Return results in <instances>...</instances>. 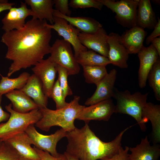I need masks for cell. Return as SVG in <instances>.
<instances>
[{"label":"cell","instance_id":"6da1fadb","mask_svg":"<svg viewBox=\"0 0 160 160\" xmlns=\"http://www.w3.org/2000/svg\"><path fill=\"white\" fill-rule=\"evenodd\" d=\"M46 22L32 18L22 28L3 34L1 41L7 48L5 57L12 61L8 77L21 69L34 65L50 54L52 29L45 25Z\"/></svg>","mask_w":160,"mask_h":160},{"label":"cell","instance_id":"7a4b0ae2","mask_svg":"<svg viewBox=\"0 0 160 160\" xmlns=\"http://www.w3.org/2000/svg\"><path fill=\"white\" fill-rule=\"evenodd\" d=\"M123 130L111 141L101 140L91 129L88 124L80 129L76 127L67 133L65 152L79 160H97L110 158L117 153L122 147Z\"/></svg>","mask_w":160,"mask_h":160},{"label":"cell","instance_id":"3957f363","mask_svg":"<svg viewBox=\"0 0 160 160\" xmlns=\"http://www.w3.org/2000/svg\"><path fill=\"white\" fill-rule=\"evenodd\" d=\"M80 98L79 96H74L66 106L60 109L52 110L47 107L39 109L42 117L35 124L36 126L46 132L55 126L60 127L68 132L73 130L76 127L74 121L85 107L79 104Z\"/></svg>","mask_w":160,"mask_h":160},{"label":"cell","instance_id":"277c9868","mask_svg":"<svg viewBox=\"0 0 160 160\" xmlns=\"http://www.w3.org/2000/svg\"><path fill=\"white\" fill-rule=\"evenodd\" d=\"M148 93L137 92L133 94L128 90L120 91L114 88L113 96L116 101L114 113L127 114L133 118L143 131L146 129L142 117L143 108L147 102Z\"/></svg>","mask_w":160,"mask_h":160},{"label":"cell","instance_id":"5b68a950","mask_svg":"<svg viewBox=\"0 0 160 160\" xmlns=\"http://www.w3.org/2000/svg\"><path fill=\"white\" fill-rule=\"evenodd\" d=\"M5 108L10 116L6 122L0 124V139L2 141L14 135L24 132L28 126L35 124L42 117L38 109L28 113H21L14 111L11 103L6 105Z\"/></svg>","mask_w":160,"mask_h":160},{"label":"cell","instance_id":"8992f818","mask_svg":"<svg viewBox=\"0 0 160 160\" xmlns=\"http://www.w3.org/2000/svg\"><path fill=\"white\" fill-rule=\"evenodd\" d=\"M140 0H99L103 5L116 14L117 22L130 28L136 25L137 9Z\"/></svg>","mask_w":160,"mask_h":160},{"label":"cell","instance_id":"52a82bcc","mask_svg":"<svg viewBox=\"0 0 160 160\" xmlns=\"http://www.w3.org/2000/svg\"><path fill=\"white\" fill-rule=\"evenodd\" d=\"M71 45L63 39H56L51 46L50 55L48 57L52 62L65 68L69 76L77 74L80 70Z\"/></svg>","mask_w":160,"mask_h":160},{"label":"cell","instance_id":"ba28073f","mask_svg":"<svg viewBox=\"0 0 160 160\" xmlns=\"http://www.w3.org/2000/svg\"><path fill=\"white\" fill-rule=\"evenodd\" d=\"M34 125H30L25 131L30 137L32 144L40 150L48 152L53 156H59L60 153L57 151V144L62 138L66 137L68 132L61 128L53 134L45 135L38 132Z\"/></svg>","mask_w":160,"mask_h":160},{"label":"cell","instance_id":"9c48e42d","mask_svg":"<svg viewBox=\"0 0 160 160\" xmlns=\"http://www.w3.org/2000/svg\"><path fill=\"white\" fill-rule=\"evenodd\" d=\"M54 16V23L49 24L46 22L45 25L56 31L58 35L62 37L63 39L70 43L72 46L76 57L81 52L87 49L80 42L78 35L81 31L69 24L63 18Z\"/></svg>","mask_w":160,"mask_h":160},{"label":"cell","instance_id":"30bf717a","mask_svg":"<svg viewBox=\"0 0 160 160\" xmlns=\"http://www.w3.org/2000/svg\"><path fill=\"white\" fill-rule=\"evenodd\" d=\"M115 106L111 99L85 106L76 119L83 121L87 124L92 120L108 121L114 113Z\"/></svg>","mask_w":160,"mask_h":160},{"label":"cell","instance_id":"8fae6325","mask_svg":"<svg viewBox=\"0 0 160 160\" xmlns=\"http://www.w3.org/2000/svg\"><path fill=\"white\" fill-rule=\"evenodd\" d=\"M57 65L48 57L37 63L32 68L33 74L41 81L44 93L48 98H51L52 90L55 83Z\"/></svg>","mask_w":160,"mask_h":160},{"label":"cell","instance_id":"7c38bea8","mask_svg":"<svg viewBox=\"0 0 160 160\" xmlns=\"http://www.w3.org/2000/svg\"><path fill=\"white\" fill-rule=\"evenodd\" d=\"M78 38L81 43L87 49L108 57L109 49L108 35L103 27L93 33L80 32Z\"/></svg>","mask_w":160,"mask_h":160},{"label":"cell","instance_id":"4fadbf2b","mask_svg":"<svg viewBox=\"0 0 160 160\" xmlns=\"http://www.w3.org/2000/svg\"><path fill=\"white\" fill-rule=\"evenodd\" d=\"M9 10L1 20L2 28L5 32L22 28L26 23V17L33 16L31 9H28L26 4L22 1L19 7H12Z\"/></svg>","mask_w":160,"mask_h":160},{"label":"cell","instance_id":"5bb4252c","mask_svg":"<svg viewBox=\"0 0 160 160\" xmlns=\"http://www.w3.org/2000/svg\"><path fill=\"white\" fill-rule=\"evenodd\" d=\"M137 54L140 61L138 84L139 87L143 88L146 86L149 73L160 57L152 44L148 47L143 46Z\"/></svg>","mask_w":160,"mask_h":160},{"label":"cell","instance_id":"9a60e30c","mask_svg":"<svg viewBox=\"0 0 160 160\" xmlns=\"http://www.w3.org/2000/svg\"><path fill=\"white\" fill-rule=\"evenodd\" d=\"M116 75L117 71L115 69H112L96 85L95 91L87 99L85 105L89 106L113 97Z\"/></svg>","mask_w":160,"mask_h":160},{"label":"cell","instance_id":"2e32d148","mask_svg":"<svg viewBox=\"0 0 160 160\" xmlns=\"http://www.w3.org/2000/svg\"><path fill=\"white\" fill-rule=\"evenodd\" d=\"M109 51L108 58L110 64L121 68H127L129 52L121 43L120 36L111 32L108 35Z\"/></svg>","mask_w":160,"mask_h":160},{"label":"cell","instance_id":"e0dca14e","mask_svg":"<svg viewBox=\"0 0 160 160\" xmlns=\"http://www.w3.org/2000/svg\"><path fill=\"white\" fill-rule=\"evenodd\" d=\"M3 141L13 147L21 157L32 160H41L31 147L32 142L25 132L14 135Z\"/></svg>","mask_w":160,"mask_h":160},{"label":"cell","instance_id":"ac0fdd59","mask_svg":"<svg viewBox=\"0 0 160 160\" xmlns=\"http://www.w3.org/2000/svg\"><path fill=\"white\" fill-rule=\"evenodd\" d=\"M129 29L120 36V41L129 54H137L143 46L147 33L144 29L137 25Z\"/></svg>","mask_w":160,"mask_h":160},{"label":"cell","instance_id":"d6986e66","mask_svg":"<svg viewBox=\"0 0 160 160\" xmlns=\"http://www.w3.org/2000/svg\"><path fill=\"white\" fill-rule=\"evenodd\" d=\"M160 147L158 144L151 145L146 136L135 147H129L131 153L129 154L128 160H159Z\"/></svg>","mask_w":160,"mask_h":160},{"label":"cell","instance_id":"ffe728a7","mask_svg":"<svg viewBox=\"0 0 160 160\" xmlns=\"http://www.w3.org/2000/svg\"><path fill=\"white\" fill-rule=\"evenodd\" d=\"M20 90L32 99L39 109L47 108L48 97L44 93L41 81L33 73L30 75L25 86Z\"/></svg>","mask_w":160,"mask_h":160},{"label":"cell","instance_id":"44dd1931","mask_svg":"<svg viewBox=\"0 0 160 160\" xmlns=\"http://www.w3.org/2000/svg\"><path fill=\"white\" fill-rule=\"evenodd\" d=\"M142 117L145 123L151 122V139L153 144L160 142V105L151 102H147L143 108Z\"/></svg>","mask_w":160,"mask_h":160},{"label":"cell","instance_id":"7402d4cb","mask_svg":"<svg viewBox=\"0 0 160 160\" xmlns=\"http://www.w3.org/2000/svg\"><path fill=\"white\" fill-rule=\"evenodd\" d=\"M11 102L12 109L21 113H28L39 109L33 100L20 90H14L5 94Z\"/></svg>","mask_w":160,"mask_h":160},{"label":"cell","instance_id":"603a6c76","mask_svg":"<svg viewBox=\"0 0 160 160\" xmlns=\"http://www.w3.org/2000/svg\"><path fill=\"white\" fill-rule=\"evenodd\" d=\"M53 16L64 19L68 23L79 30L81 32L86 33L95 32L102 27V25L95 19L88 17L68 16L64 15L54 9Z\"/></svg>","mask_w":160,"mask_h":160},{"label":"cell","instance_id":"cb8c5ba5","mask_svg":"<svg viewBox=\"0 0 160 160\" xmlns=\"http://www.w3.org/2000/svg\"><path fill=\"white\" fill-rule=\"evenodd\" d=\"M158 22L149 0H140L136 19V25L144 28L154 29Z\"/></svg>","mask_w":160,"mask_h":160},{"label":"cell","instance_id":"d4e9b609","mask_svg":"<svg viewBox=\"0 0 160 160\" xmlns=\"http://www.w3.org/2000/svg\"><path fill=\"white\" fill-rule=\"evenodd\" d=\"M25 3L30 7L33 14V18L48 21L51 24H53V0H25Z\"/></svg>","mask_w":160,"mask_h":160},{"label":"cell","instance_id":"484cf974","mask_svg":"<svg viewBox=\"0 0 160 160\" xmlns=\"http://www.w3.org/2000/svg\"><path fill=\"white\" fill-rule=\"evenodd\" d=\"M1 79L0 81V94H6L14 90H20L26 83L30 74L24 72L17 77L10 78L8 76H4L0 73Z\"/></svg>","mask_w":160,"mask_h":160},{"label":"cell","instance_id":"4316f807","mask_svg":"<svg viewBox=\"0 0 160 160\" xmlns=\"http://www.w3.org/2000/svg\"><path fill=\"white\" fill-rule=\"evenodd\" d=\"M76 58L78 64L82 67L106 66L110 64L108 57L97 54L91 50L87 49L81 52Z\"/></svg>","mask_w":160,"mask_h":160},{"label":"cell","instance_id":"83f0119b","mask_svg":"<svg viewBox=\"0 0 160 160\" xmlns=\"http://www.w3.org/2000/svg\"><path fill=\"white\" fill-rule=\"evenodd\" d=\"M82 67L85 82L96 86L108 73L106 66H84Z\"/></svg>","mask_w":160,"mask_h":160},{"label":"cell","instance_id":"f1b7e54d","mask_svg":"<svg viewBox=\"0 0 160 160\" xmlns=\"http://www.w3.org/2000/svg\"><path fill=\"white\" fill-rule=\"evenodd\" d=\"M149 85L152 89L155 97L160 101V59L153 65L147 77Z\"/></svg>","mask_w":160,"mask_h":160},{"label":"cell","instance_id":"f546056e","mask_svg":"<svg viewBox=\"0 0 160 160\" xmlns=\"http://www.w3.org/2000/svg\"><path fill=\"white\" fill-rule=\"evenodd\" d=\"M57 73H58V79L64 97L73 94L72 91L69 85L68 77L69 76L67 70L59 65L57 66Z\"/></svg>","mask_w":160,"mask_h":160},{"label":"cell","instance_id":"4dcf8cb0","mask_svg":"<svg viewBox=\"0 0 160 160\" xmlns=\"http://www.w3.org/2000/svg\"><path fill=\"white\" fill-rule=\"evenodd\" d=\"M20 156L12 146L4 141L0 144V160H20Z\"/></svg>","mask_w":160,"mask_h":160},{"label":"cell","instance_id":"1f68e13d","mask_svg":"<svg viewBox=\"0 0 160 160\" xmlns=\"http://www.w3.org/2000/svg\"><path fill=\"white\" fill-rule=\"evenodd\" d=\"M51 98H52L55 103L56 109L63 108L68 104V103L65 101V98L63 96L58 79L55 82L52 87Z\"/></svg>","mask_w":160,"mask_h":160},{"label":"cell","instance_id":"d6a6232c","mask_svg":"<svg viewBox=\"0 0 160 160\" xmlns=\"http://www.w3.org/2000/svg\"><path fill=\"white\" fill-rule=\"evenodd\" d=\"M69 5L73 8L93 7L99 10H101L103 6L99 0H71L69 2Z\"/></svg>","mask_w":160,"mask_h":160},{"label":"cell","instance_id":"836d02e7","mask_svg":"<svg viewBox=\"0 0 160 160\" xmlns=\"http://www.w3.org/2000/svg\"><path fill=\"white\" fill-rule=\"evenodd\" d=\"M55 9L61 14L68 16H71V12L69 9L68 0H53Z\"/></svg>","mask_w":160,"mask_h":160},{"label":"cell","instance_id":"e575fe53","mask_svg":"<svg viewBox=\"0 0 160 160\" xmlns=\"http://www.w3.org/2000/svg\"><path fill=\"white\" fill-rule=\"evenodd\" d=\"M33 148L41 160H67V158L64 153H60L59 156L54 157L48 152L40 150L35 146H34Z\"/></svg>","mask_w":160,"mask_h":160},{"label":"cell","instance_id":"d590c367","mask_svg":"<svg viewBox=\"0 0 160 160\" xmlns=\"http://www.w3.org/2000/svg\"><path fill=\"white\" fill-rule=\"evenodd\" d=\"M129 147L125 146L124 149L121 147L118 153L111 157H106L100 160H128Z\"/></svg>","mask_w":160,"mask_h":160},{"label":"cell","instance_id":"8d00e7d4","mask_svg":"<svg viewBox=\"0 0 160 160\" xmlns=\"http://www.w3.org/2000/svg\"><path fill=\"white\" fill-rule=\"evenodd\" d=\"M160 36V20L158 18V22L154 28V30L151 34L147 37L146 40V43L149 44L153 39L159 37Z\"/></svg>","mask_w":160,"mask_h":160},{"label":"cell","instance_id":"74e56055","mask_svg":"<svg viewBox=\"0 0 160 160\" xmlns=\"http://www.w3.org/2000/svg\"><path fill=\"white\" fill-rule=\"evenodd\" d=\"M2 95L0 94V123L2 122L7 121L10 116V114L4 111L1 106Z\"/></svg>","mask_w":160,"mask_h":160},{"label":"cell","instance_id":"f35d334b","mask_svg":"<svg viewBox=\"0 0 160 160\" xmlns=\"http://www.w3.org/2000/svg\"><path fill=\"white\" fill-rule=\"evenodd\" d=\"M15 4V3H9L7 0H0V13L6 10H9Z\"/></svg>","mask_w":160,"mask_h":160},{"label":"cell","instance_id":"ab89813d","mask_svg":"<svg viewBox=\"0 0 160 160\" xmlns=\"http://www.w3.org/2000/svg\"><path fill=\"white\" fill-rule=\"evenodd\" d=\"M151 44L157 51L159 56H160V37H158L153 39Z\"/></svg>","mask_w":160,"mask_h":160},{"label":"cell","instance_id":"60d3db41","mask_svg":"<svg viewBox=\"0 0 160 160\" xmlns=\"http://www.w3.org/2000/svg\"><path fill=\"white\" fill-rule=\"evenodd\" d=\"M64 154L66 156L67 160H79L77 158L68 154L65 151L64 152Z\"/></svg>","mask_w":160,"mask_h":160},{"label":"cell","instance_id":"b9f144b4","mask_svg":"<svg viewBox=\"0 0 160 160\" xmlns=\"http://www.w3.org/2000/svg\"><path fill=\"white\" fill-rule=\"evenodd\" d=\"M152 1L156 4H160V0H152Z\"/></svg>","mask_w":160,"mask_h":160},{"label":"cell","instance_id":"7bdbcfd3","mask_svg":"<svg viewBox=\"0 0 160 160\" xmlns=\"http://www.w3.org/2000/svg\"><path fill=\"white\" fill-rule=\"evenodd\" d=\"M20 160H32L24 158L21 157L20 156Z\"/></svg>","mask_w":160,"mask_h":160},{"label":"cell","instance_id":"ee69618b","mask_svg":"<svg viewBox=\"0 0 160 160\" xmlns=\"http://www.w3.org/2000/svg\"><path fill=\"white\" fill-rule=\"evenodd\" d=\"M2 141L1 139H0V144L2 142Z\"/></svg>","mask_w":160,"mask_h":160}]
</instances>
